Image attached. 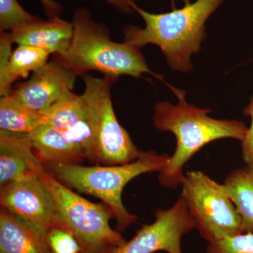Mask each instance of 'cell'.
<instances>
[{
	"instance_id": "cell-25",
	"label": "cell",
	"mask_w": 253,
	"mask_h": 253,
	"mask_svg": "<svg viewBox=\"0 0 253 253\" xmlns=\"http://www.w3.org/2000/svg\"></svg>"
},
{
	"instance_id": "cell-9",
	"label": "cell",
	"mask_w": 253,
	"mask_h": 253,
	"mask_svg": "<svg viewBox=\"0 0 253 253\" xmlns=\"http://www.w3.org/2000/svg\"><path fill=\"white\" fill-rule=\"evenodd\" d=\"M0 204L45 237L53 228L63 227L54 198L37 174L1 186Z\"/></svg>"
},
{
	"instance_id": "cell-10",
	"label": "cell",
	"mask_w": 253,
	"mask_h": 253,
	"mask_svg": "<svg viewBox=\"0 0 253 253\" xmlns=\"http://www.w3.org/2000/svg\"><path fill=\"white\" fill-rule=\"evenodd\" d=\"M77 76L55 56L9 94L23 106L42 114L65 93L73 90Z\"/></svg>"
},
{
	"instance_id": "cell-13",
	"label": "cell",
	"mask_w": 253,
	"mask_h": 253,
	"mask_svg": "<svg viewBox=\"0 0 253 253\" xmlns=\"http://www.w3.org/2000/svg\"><path fill=\"white\" fill-rule=\"evenodd\" d=\"M9 33L18 45L35 46L50 54L62 56L72 41L73 26L72 22L57 17L48 21L40 19Z\"/></svg>"
},
{
	"instance_id": "cell-4",
	"label": "cell",
	"mask_w": 253,
	"mask_h": 253,
	"mask_svg": "<svg viewBox=\"0 0 253 253\" xmlns=\"http://www.w3.org/2000/svg\"><path fill=\"white\" fill-rule=\"evenodd\" d=\"M170 156L154 151H141L139 157L129 163L116 166H84L77 163L57 165L48 168L57 179L69 187L101 200L123 231L136 220L123 203V189L136 176L160 172Z\"/></svg>"
},
{
	"instance_id": "cell-7",
	"label": "cell",
	"mask_w": 253,
	"mask_h": 253,
	"mask_svg": "<svg viewBox=\"0 0 253 253\" xmlns=\"http://www.w3.org/2000/svg\"><path fill=\"white\" fill-rule=\"evenodd\" d=\"M181 196L208 243L245 232L242 219L223 184L202 171L184 174Z\"/></svg>"
},
{
	"instance_id": "cell-11",
	"label": "cell",
	"mask_w": 253,
	"mask_h": 253,
	"mask_svg": "<svg viewBox=\"0 0 253 253\" xmlns=\"http://www.w3.org/2000/svg\"><path fill=\"white\" fill-rule=\"evenodd\" d=\"M43 124L61 131L84 156L94 161V140L85 104L81 95L68 91L42 113Z\"/></svg>"
},
{
	"instance_id": "cell-15",
	"label": "cell",
	"mask_w": 253,
	"mask_h": 253,
	"mask_svg": "<svg viewBox=\"0 0 253 253\" xmlns=\"http://www.w3.org/2000/svg\"><path fill=\"white\" fill-rule=\"evenodd\" d=\"M0 253H51V251L45 236L1 208Z\"/></svg>"
},
{
	"instance_id": "cell-14",
	"label": "cell",
	"mask_w": 253,
	"mask_h": 253,
	"mask_svg": "<svg viewBox=\"0 0 253 253\" xmlns=\"http://www.w3.org/2000/svg\"><path fill=\"white\" fill-rule=\"evenodd\" d=\"M28 134L35 154L46 168L81 164L85 159L61 131L49 125L42 124Z\"/></svg>"
},
{
	"instance_id": "cell-1",
	"label": "cell",
	"mask_w": 253,
	"mask_h": 253,
	"mask_svg": "<svg viewBox=\"0 0 253 253\" xmlns=\"http://www.w3.org/2000/svg\"><path fill=\"white\" fill-rule=\"evenodd\" d=\"M171 89L179 103L174 105L165 101L155 105L154 125L158 130L170 131L175 136V151L160 171L158 181L163 187L176 189L184 177V166L200 150L218 139L230 138L243 141L249 127L236 120L209 117L211 109L188 104L185 91L173 86Z\"/></svg>"
},
{
	"instance_id": "cell-16",
	"label": "cell",
	"mask_w": 253,
	"mask_h": 253,
	"mask_svg": "<svg viewBox=\"0 0 253 253\" xmlns=\"http://www.w3.org/2000/svg\"><path fill=\"white\" fill-rule=\"evenodd\" d=\"M223 186L242 219L245 232L253 234V163L234 169Z\"/></svg>"
},
{
	"instance_id": "cell-24",
	"label": "cell",
	"mask_w": 253,
	"mask_h": 253,
	"mask_svg": "<svg viewBox=\"0 0 253 253\" xmlns=\"http://www.w3.org/2000/svg\"><path fill=\"white\" fill-rule=\"evenodd\" d=\"M106 1L110 4L116 6L118 9L124 11V12H129L132 10L129 6V3L131 0H106Z\"/></svg>"
},
{
	"instance_id": "cell-23",
	"label": "cell",
	"mask_w": 253,
	"mask_h": 253,
	"mask_svg": "<svg viewBox=\"0 0 253 253\" xmlns=\"http://www.w3.org/2000/svg\"><path fill=\"white\" fill-rule=\"evenodd\" d=\"M40 1L49 19L59 17L60 15L62 13V6L54 0H40Z\"/></svg>"
},
{
	"instance_id": "cell-5",
	"label": "cell",
	"mask_w": 253,
	"mask_h": 253,
	"mask_svg": "<svg viewBox=\"0 0 253 253\" xmlns=\"http://www.w3.org/2000/svg\"><path fill=\"white\" fill-rule=\"evenodd\" d=\"M36 174L52 195L63 227L77 239L82 253H104L126 242L111 228L110 220L113 214L106 205L94 204L76 194L44 166Z\"/></svg>"
},
{
	"instance_id": "cell-19",
	"label": "cell",
	"mask_w": 253,
	"mask_h": 253,
	"mask_svg": "<svg viewBox=\"0 0 253 253\" xmlns=\"http://www.w3.org/2000/svg\"><path fill=\"white\" fill-rule=\"evenodd\" d=\"M40 19L23 9L17 0H0L1 32H11Z\"/></svg>"
},
{
	"instance_id": "cell-21",
	"label": "cell",
	"mask_w": 253,
	"mask_h": 253,
	"mask_svg": "<svg viewBox=\"0 0 253 253\" xmlns=\"http://www.w3.org/2000/svg\"><path fill=\"white\" fill-rule=\"evenodd\" d=\"M46 239L51 253H82L77 239L64 228H53L46 234Z\"/></svg>"
},
{
	"instance_id": "cell-3",
	"label": "cell",
	"mask_w": 253,
	"mask_h": 253,
	"mask_svg": "<svg viewBox=\"0 0 253 253\" xmlns=\"http://www.w3.org/2000/svg\"><path fill=\"white\" fill-rule=\"evenodd\" d=\"M72 23L69 48L62 56H55L78 76L97 71L116 81L120 76L138 78L148 73L163 81L149 69L139 48L113 41L108 28L94 21L86 8L76 10Z\"/></svg>"
},
{
	"instance_id": "cell-17",
	"label": "cell",
	"mask_w": 253,
	"mask_h": 253,
	"mask_svg": "<svg viewBox=\"0 0 253 253\" xmlns=\"http://www.w3.org/2000/svg\"><path fill=\"white\" fill-rule=\"evenodd\" d=\"M49 53L45 50L28 45H18L11 52L4 72L0 74V95L9 94L13 83L26 79L48 62Z\"/></svg>"
},
{
	"instance_id": "cell-6",
	"label": "cell",
	"mask_w": 253,
	"mask_h": 253,
	"mask_svg": "<svg viewBox=\"0 0 253 253\" xmlns=\"http://www.w3.org/2000/svg\"><path fill=\"white\" fill-rule=\"evenodd\" d=\"M85 104L94 140V161L99 166H116L133 162L140 151L129 133L118 122L111 100V88L116 81L91 75L83 76Z\"/></svg>"
},
{
	"instance_id": "cell-8",
	"label": "cell",
	"mask_w": 253,
	"mask_h": 253,
	"mask_svg": "<svg viewBox=\"0 0 253 253\" xmlns=\"http://www.w3.org/2000/svg\"><path fill=\"white\" fill-rule=\"evenodd\" d=\"M152 223L145 224L134 237L104 253H182L181 240L198 226L180 196L172 207L157 209Z\"/></svg>"
},
{
	"instance_id": "cell-18",
	"label": "cell",
	"mask_w": 253,
	"mask_h": 253,
	"mask_svg": "<svg viewBox=\"0 0 253 253\" xmlns=\"http://www.w3.org/2000/svg\"><path fill=\"white\" fill-rule=\"evenodd\" d=\"M43 124V115L32 111L10 94L0 99V130L30 134Z\"/></svg>"
},
{
	"instance_id": "cell-22",
	"label": "cell",
	"mask_w": 253,
	"mask_h": 253,
	"mask_svg": "<svg viewBox=\"0 0 253 253\" xmlns=\"http://www.w3.org/2000/svg\"><path fill=\"white\" fill-rule=\"evenodd\" d=\"M245 116L251 119V126L248 129L242 143V158L246 164L253 163V95L247 107L244 109Z\"/></svg>"
},
{
	"instance_id": "cell-2",
	"label": "cell",
	"mask_w": 253,
	"mask_h": 253,
	"mask_svg": "<svg viewBox=\"0 0 253 253\" xmlns=\"http://www.w3.org/2000/svg\"><path fill=\"white\" fill-rule=\"evenodd\" d=\"M223 0H197L184 7L165 14H151L138 7L131 0L129 6L144 19L145 27L123 28L124 42L140 49L156 44L174 71L189 72L193 68L191 54L199 52L206 39L205 23Z\"/></svg>"
},
{
	"instance_id": "cell-12",
	"label": "cell",
	"mask_w": 253,
	"mask_h": 253,
	"mask_svg": "<svg viewBox=\"0 0 253 253\" xmlns=\"http://www.w3.org/2000/svg\"><path fill=\"white\" fill-rule=\"evenodd\" d=\"M29 134L0 130V186L36 174L42 167Z\"/></svg>"
},
{
	"instance_id": "cell-20",
	"label": "cell",
	"mask_w": 253,
	"mask_h": 253,
	"mask_svg": "<svg viewBox=\"0 0 253 253\" xmlns=\"http://www.w3.org/2000/svg\"><path fill=\"white\" fill-rule=\"evenodd\" d=\"M206 253H253V234L244 232L209 243Z\"/></svg>"
}]
</instances>
